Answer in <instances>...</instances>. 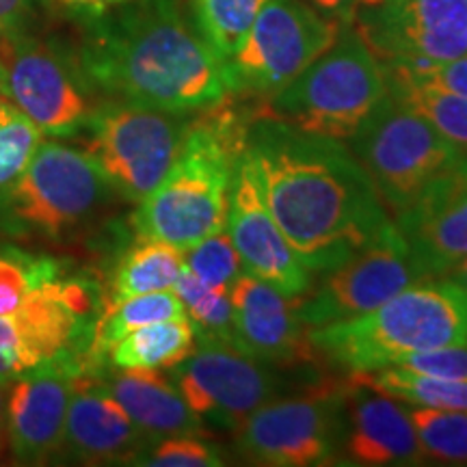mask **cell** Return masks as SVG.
I'll return each mask as SVG.
<instances>
[{
	"mask_svg": "<svg viewBox=\"0 0 467 467\" xmlns=\"http://www.w3.org/2000/svg\"><path fill=\"white\" fill-rule=\"evenodd\" d=\"M247 151L273 219L309 273L344 265L394 223L340 139L254 115Z\"/></svg>",
	"mask_w": 467,
	"mask_h": 467,
	"instance_id": "6da1fadb",
	"label": "cell"
},
{
	"mask_svg": "<svg viewBox=\"0 0 467 467\" xmlns=\"http://www.w3.org/2000/svg\"><path fill=\"white\" fill-rule=\"evenodd\" d=\"M76 61L87 85L113 100L202 113L232 98L223 63L178 0H128L89 17Z\"/></svg>",
	"mask_w": 467,
	"mask_h": 467,
	"instance_id": "7a4b0ae2",
	"label": "cell"
},
{
	"mask_svg": "<svg viewBox=\"0 0 467 467\" xmlns=\"http://www.w3.org/2000/svg\"><path fill=\"white\" fill-rule=\"evenodd\" d=\"M249 124V117L227 109V100L191 119L178 159L132 214L139 238L186 251L227 227L232 182L247 150Z\"/></svg>",
	"mask_w": 467,
	"mask_h": 467,
	"instance_id": "3957f363",
	"label": "cell"
},
{
	"mask_svg": "<svg viewBox=\"0 0 467 467\" xmlns=\"http://www.w3.org/2000/svg\"><path fill=\"white\" fill-rule=\"evenodd\" d=\"M318 355L342 370L375 372L422 350L467 347V290L426 277L361 317L307 329Z\"/></svg>",
	"mask_w": 467,
	"mask_h": 467,
	"instance_id": "277c9868",
	"label": "cell"
},
{
	"mask_svg": "<svg viewBox=\"0 0 467 467\" xmlns=\"http://www.w3.org/2000/svg\"><path fill=\"white\" fill-rule=\"evenodd\" d=\"M388 93L383 61L353 25L290 85L266 98L265 113L303 132L348 141Z\"/></svg>",
	"mask_w": 467,
	"mask_h": 467,
	"instance_id": "5b68a950",
	"label": "cell"
},
{
	"mask_svg": "<svg viewBox=\"0 0 467 467\" xmlns=\"http://www.w3.org/2000/svg\"><path fill=\"white\" fill-rule=\"evenodd\" d=\"M348 143L394 217L418 200L431 180L463 156L389 89Z\"/></svg>",
	"mask_w": 467,
	"mask_h": 467,
	"instance_id": "8992f818",
	"label": "cell"
},
{
	"mask_svg": "<svg viewBox=\"0 0 467 467\" xmlns=\"http://www.w3.org/2000/svg\"><path fill=\"white\" fill-rule=\"evenodd\" d=\"M189 124V113L109 100L87 117V154L117 195L141 203L178 159Z\"/></svg>",
	"mask_w": 467,
	"mask_h": 467,
	"instance_id": "52a82bcc",
	"label": "cell"
},
{
	"mask_svg": "<svg viewBox=\"0 0 467 467\" xmlns=\"http://www.w3.org/2000/svg\"><path fill=\"white\" fill-rule=\"evenodd\" d=\"M344 26L306 0H266L223 66L232 96H275L336 44Z\"/></svg>",
	"mask_w": 467,
	"mask_h": 467,
	"instance_id": "ba28073f",
	"label": "cell"
},
{
	"mask_svg": "<svg viewBox=\"0 0 467 467\" xmlns=\"http://www.w3.org/2000/svg\"><path fill=\"white\" fill-rule=\"evenodd\" d=\"M76 57L22 31L0 33V96L25 113L42 134L69 137L91 113Z\"/></svg>",
	"mask_w": 467,
	"mask_h": 467,
	"instance_id": "9c48e42d",
	"label": "cell"
},
{
	"mask_svg": "<svg viewBox=\"0 0 467 467\" xmlns=\"http://www.w3.org/2000/svg\"><path fill=\"white\" fill-rule=\"evenodd\" d=\"M110 191L87 151L46 141L20 178L5 189L3 210L20 227L58 236L93 217Z\"/></svg>",
	"mask_w": 467,
	"mask_h": 467,
	"instance_id": "30bf717a",
	"label": "cell"
},
{
	"mask_svg": "<svg viewBox=\"0 0 467 467\" xmlns=\"http://www.w3.org/2000/svg\"><path fill=\"white\" fill-rule=\"evenodd\" d=\"M96 307V285L85 279L57 275L33 285L16 312L0 317V379L11 381L69 348L87 358L98 323Z\"/></svg>",
	"mask_w": 467,
	"mask_h": 467,
	"instance_id": "8fae6325",
	"label": "cell"
},
{
	"mask_svg": "<svg viewBox=\"0 0 467 467\" xmlns=\"http://www.w3.org/2000/svg\"><path fill=\"white\" fill-rule=\"evenodd\" d=\"M317 290L296 296L303 325L325 327L361 317L429 275L420 268L396 223L344 265L323 273Z\"/></svg>",
	"mask_w": 467,
	"mask_h": 467,
	"instance_id": "7c38bea8",
	"label": "cell"
},
{
	"mask_svg": "<svg viewBox=\"0 0 467 467\" xmlns=\"http://www.w3.org/2000/svg\"><path fill=\"white\" fill-rule=\"evenodd\" d=\"M337 413L336 388L301 399L265 402L236 429V451L255 465H329L340 446Z\"/></svg>",
	"mask_w": 467,
	"mask_h": 467,
	"instance_id": "4fadbf2b",
	"label": "cell"
},
{
	"mask_svg": "<svg viewBox=\"0 0 467 467\" xmlns=\"http://www.w3.org/2000/svg\"><path fill=\"white\" fill-rule=\"evenodd\" d=\"M385 63H437L467 55V0H377L350 22Z\"/></svg>",
	"mask_w": 467,
	"mask_h": 467,
	"instance_id": "5bb4252c",
	"label": "cell"
},
{
	"mask_svg": "<svg viewBox=\"0 0 467 467\" xmlns=\"http://www.w3.org/2000/svg\"><path fill=\"white\" fill-rule=\"evenodd\" d=\"M85 368V355L69 348L16 377L7 405V446L16 463L39 465L63 452L69 400Z\"/></svg>",
	"mask_w": 467,
	"mask_h": 467,
	"instance_id": "9a60e30c",
	"label": "cell"
},
{
	"mask_svg": "<svg viewBox=\"0 0 467 467\" xmlns=\"http://www.w3.org/2000/svg\"><path fill=\"white\" fill-rule=\"evenodd\" d=\"M171 379L197 416L234 431L275 388L271 372L232 344H197L191 358L171 368Z\"/></svg>",
	"mask_w": 467,
	"mask_h": 467,
	"instance_id": "2e32d148",
	"label": "cell"
},
{
	"mask_svg": "<svg viewBox=\"0 0 467 467\" xmlns=\"http://www.w3.org/2000/svg\"><path fill=\"white\" fill-rule=\"evenodd\" d=\"M227 232L249 275L271 284L292 299L312 288V273L296 258L266 206L258 169L247 150L238 161L232 182Z\"/></svg>",
	"mask_w": 467,
	"mask_h": 467,
	"instance_id": "e0dca14e",
	"label": "cell"
},
{
	"mask_svg": "<svg viewBox=\"0 0 467 467\" xmlns=\"http://www.w3.org/2000/svg\"><path fill=\"white\" fill-rule=\"evenodd\" d=\"M394 223L429 277L448 275L467 258V154L431 180Z\"/></svg>",
	"mask_w": 467,
	"mask_h": 467,
	"instance_id": "ac0fdd59",
	"label": "cell"
},
{
	"mask_svg": "<svg viewBox=\"0 0 467 467\" xmlns=\"http://www.w3.org/2000/svg\"><path fill=\"white\" fill-rule=\"evenodd\" d=\"M234 307V347L249 358L275 366H299L317 359L296 309V296H285L271 284L243 273L230 288Z\"/></svg>",
	"mask_w": 467,
	"mask_h": 467,
	"instance_id": "d6986e66",
	"label": "cell"
},
{
	"mask_svg": "<svg viewBox=\"0 0 467 467\" xmlns=\"http://www.w3.org/2000/svg\"><path fill=\"white\" fill-rule=\"evenodd\" d=\"M150 440L102 383L100 368L76 377L69 400L63 451L80 463H139Z\"/></svg>",
	"mask_w": 467,
	"mask_h": 467,
	"instance_id": "ffe728a7",
	"label": "cell"
},
{
	"mask_svg": "<svg viewBox=\"0 0 467 467\" xmlns=\"http://www.w3.org/2000/svg\"><path fill=\"white\" fill-rule=\"evenodd\" d=\"M347 424L340 422V448L350 465H418L424 461L409 409L392 396L350 377Z\"/></svg>",
	"mask_w": 467,
	"mask_h": 467,
	"instance_id": "44dd1931",
	"label": "cell"
},
{
	"mask_svg": "<svg viewBox=\"0 0 467 467\" xmlns=\"http://www.w3.org/2000/svg\"><path fill=\"white\" fill-rule=\"evenodd\" d=\"M102 383L124 407L141 433L150 441L175 435H206L203 420L186 405L171 375L159 370H121L104 375Z\"/></svg>",
	"mask_w": 467,
	"mask_h": 467,
	"instance_id": "7402d4cb",
	"label": "cell"
},
{
	"mask_svg": "<svg viewBox=\"0 0 467 467\" xmlns=\"http://www.w3.org/2000/svg\"><path fill=\"white\" fill-rule=\"evenodd\" d=\"M195 350V327L189 318H175L130 331L109 348L107 358L121 370H171Z\"/></svg>",
	"mask_w": 467,
	"mask_h": 467,
	"instance_id": "603a6c76",
	"label": "cell"
},
{
	"mask_svg": "<svg viewBox=\"0 0 467 467\" xmlns=\"http://www.w3.org/2000/svg\"><path fill=\"white\" fill-rule=\"evenodd\" d=\"M175 318H189L182 299L178 292L161 290V292H148V295L130 296V299L121 301H109L104 306V312L100 314L96 323V331H93V340L87 361H89L91 370L104 366V358H107L109 348L113 347L117 340H121L126 334L139 329V327L162 323V320H175Z\"/></svg>",
	"mask_w": 467,
	"mask_h": 467,
	"instance_id": "cb8c5ba5",
	"label": "cell"
},
{
	"mask_svg": "<svg viewBox=\"0 0 467 467\" xmlns=\"http://www.w3.org/2000/svg\"><path fill=\"white\" fill-rule=\"evenodd\" d=\"M182 268L184 251L162 241L139 238V243L126 251L115 268L110 301L171 290Z\"/></svg>",
	"mask_w": 467,
	"mask_h": 467,
	"instance_id": "d4e9b609",
	"label": "cell"
},
{
	"mask_svg": "<svg viewBox=\"0 0 467 467\" xmlns=\"http://www.w3.org/2000/svg\"><path fill=\"white\" fill-rule=\"evenodd\" d=\"M266 0H191L189 17L221 63L230 61L247 37Z\"/></svg>",
	"mask_w": 467,
	"mask_h": 467,
	"instance_id": "484cf974",
	"label": "cell"
},
{
	"mask_svg": "<svg viewBox=\"0 0 467 467\" xmlns=\"http://www.w3.org/2000/svg\"><path fill=\"white\" fill-rule=\"evenodd\" d=\"M361 381L372 385L379 392L407 402L413 407L446 409V411H467V383L418 375L405 368L389 366L375 372H353Z\"/></svg>",
	"mask_w": 467,
	"mask_h": 467,
	"instance_id": "4316f807",
	"label": "cell"
},
{
	"mask_svg": "<svg viewBox=\"0 0 467 467\" xmlns=\"http://www.w3.org/2000/svg\"><path fill=\"white\" fill-rule=\"evenodd\" d=\"M173 290L184 303L186 317L195 327L197 344H232L234 347V307L230 292L208 288L189 268H182Z\"/></svg>",
	"mask_w": 467,
	"mask_h": 467,
	"instance_id": "83f0119b",
	"label": "cell"
},
{
	"mask_svg": "<svg viewBox=\"0 0 467 467\" xmlns=\"http://www.w3.org/2000/svg\"><path fill=\"white\" fill-rule=\"evenodd\" d=\"M409 418L424 459L467 465V411L413 407Z\"/></svg>",
	"mask_w": 467,
	"mask_h": 467,
	"instance_id": "f1b7e54d",
	"label": "cell"
},
{
	"mask_svg": "<svg viewBox=\"0 0 467 467\" xmlns=\"http://www.w3.org/2000/svg\"><path fill=\"white\" fill-rule=\"evenodd\" d=\"M388 89L402 104L424 117L454 148L467 154V98L399 83H388Z\"/></svg>",
	"mask_w": 467,
	"mask_h": 467,
	"instance_id": "f546056e",
	"label": "cell"
},
{
	"mask_svg": "<svg viewBox=\"0 0 467 467\" xmlns=\"http://www.w3.org/2000/svg\"><path fill=\"white\" fill-rule=\"evenodd\" d=\"M184 266L208 288L230 292L243 275V262L227 227L210 234L202 243L184 251Z\"/></svg>",
	"mask_w": 467,
	"mask_h": 467,
	"instance_id": "4dcf8cb0",
	"label": "cell"
},
{
	"mask_svg": "<svg viewBox=\"0 0 467 467\" xmlns=\"http://www.w3.org/2000/svg\"><path fill=\"white\" fill-rule=\"evenodd\" d=\"M42 143V130L7 102L0 110V191L20 178Z\"/></svg>",
	"mask_w": 467,
	"mask_h": 467,
	"instance_id": "1f68e13d",
	"label": "cell"
},
{
	"mask_svg": "<svg viewBox=\"0 0 467 467\" xmlns=\"http://www.w3.org/2000/svg\"><path fill=\"white\" fill-rule=\"evenodd\" d=\"M388 83L429 87L467 98V55L437 63H385Z\"/></svg>",
	"mask_w": 467,
	"mask_h": 467,
	"instance_id": "d6a6232c",
	"label": "cell"
},
{
	"mask_svg": "<svg viewBox=\"0 0 467 467\" xmlns=\"http://www.w3.org/2000/svg\"><path fill=\"white\" fill-rule=\"evenodd\" d=\"M57 275L58 268L52 260H35L17 251L0 255V317L16 312L33 285Z\"/></svg>",
	"mask_w": 467,
	"mask_h": 467,
	"instance_id": "836d02e7",
	"label": "cell"
},
{
	"mask_svg": "<svg viewBox=\"0 0 467 467\" xmlns=\"http://www.w3.org/2000/svg\"><path fill=\"white\" fill-rule=\"evenodd\" d=\"M227 461L219 446L203 440V435H175L159 440L145 451L137 465L151 467H221Z\"/></svg>",
	"mask_w": 467,
	"mask_h": 467,
	"instance_id": "e575fe53",
	"label": "cell"
},
{
	"mask_svg": "<svg viewBox=\"0 0 467 467\" xmlns=\"http://www.w3.org/2000/svg\"><path fill=\"white\" fill-rule=\"evenodd\" d=\"M418 375L467 383V347H446L413 353L396 364Z\"/></svg>",
	"mask_w": 467,
	"mask_h": 467,
	"instance_id": "d590c367",
	"label": "cell"
},
{
	"mask_svg": "<svg viewBox=\"0 0 467 467\" xmlns=\"http://www.w3.org/2000/svg\"><path fill=\"white\" fill-rule=\"evenodd\" d=\"M44 0H0V33L22 31Z\"/></svg>",
	"mask_w": 467,
	"mask_h": 467,
	"instance_id": "8d00e7d4",
	"label": "cell"
},
{
	"mask_svg": "<svg viewBox=\"0 0 467 467\" xmlns=\"http://www.w3.org/2000/svg\"><path fill=\"white\" fill-rule=\"evenodd\" d=\"M306 3L312 5L314 9H318L320 14L342 22V25H350L355 17V11H358L359 0H306Z\"/></svg>",
	"mask_w": 467,
	"mask_h": 467,
	"instance_id": "74e56055",
	"label": "cell"
},
{
	"mask_svg": "<svg viewBox=\"0 0 467 467\" xmlns=\"http://www.w3.org/2000/svg\"><path fill=\"white\" fill-rule=\"evenodd\" d=\"M57 3L69 11H74V14L83 16L85 20H89V17L104 16L107 11L119 7V5L128 3V0H57Z\"/></svg>",
	"mask_w": 467,
	"mask_h": 467,
	"instance_id": "f35d334b",
	"label": "cell"
},
{
	"mask_svg": "<svg viewBox=\"0 0 467 467\" xmlns=\"http://www.w3.org/2000/svg\"><path fill=\"white\" fill-rule=\"evenodd\" d=\"M9 379H0V454L7 446V405H9Z\"/></svg>",
	"mask_w": 467,
	"mask_h": 467,
	"instance_id": "ab89813d",
	"label": "cell"
},
{
	"mask_svg": "<svg viewBox=\"0 0 467 467\" xmlns=\"http://www.w3.org/2000/svg\"><path fill=\"white\" fill-rule=\"evenodd\" d=\"M446 277L454 279V282L461 284V285H463V288L467 290V258L461 260L459 265H454V266L451 268V271H448Z\"/></svg>",
	"mask_w": 467,
	"mask_h": 467,
	"instance_id": "60d3db41",
	"label": "cell"
},
{
	"mask_svg": "<svg viewBox=\"0 0 467 467\" xmlns=\"http://www.w3.org/2000/svg\"><path fill=\"white\" fill-rule=\"evenodd\" d=\"M375 3H377V0H359L358 7H359V5H375Z\"/></svg>",
	"mask_w": 467,
	"mask_h": 467,
	"instance_id": "b9f144b4",
	"label": "cell"
},
{
	"mask_svg": "<svg viewBox=\"0 0 467 467\" xmlns=\"http://www.w3.org/2000/svg\"><path fill=\"white\" fill-rule=\"evenodd\" d=\"M5 104H7V100H5V98H3V96H0V110H3V107H5Z\"/></svg>",
	"mask_w": 467,
	"mask_h": 467,
	"instance_id": "7bdbcfd3",
	"label": "cell"
}]
</instances>
